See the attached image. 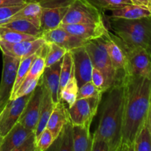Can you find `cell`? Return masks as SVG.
Returning <instances> with one entry per match:
<instances>
[{
  "mask_svg": "<svg viewBox=\"0 0 151 151\" xmlns=\"http://www.w3.org/2000/svg\"><path fill=\"white\" fill-rule=\"evenodd\" d=\"M103 39L105 47L116 73L118 82H122L125 76L128 75L127 59L124 50L123 41L119 37L111 33L109 31L103 37Z\"/></svg>",
  "mask_w": 151,
  "mask_h": 151,
  "instance_id": "cell-8",
  "label": "cell"
},
{
  "mask_svg": "<svg viewBox=\"0 0 151 151\" xmlns=\"http://www.w3.org/2000/svg\"><path fill=\"white\" fill-rule=\"evenodd\" d=\"M103 22L102 10L88 0H74L61 24H94Z\"/></svg>",
  "mask_w": 151,
  "mask_h": 151,
  "instance_id": "cell-6",
  "label": "cell"
},
{
  "mask_svg": "<svg viewBox=\"0 0 151 151\" xmlns=\"http://www.w3.org/2000/svg\"><path fill=\"white\" fill-rule=\"evenodd\" d=\"M91 82L95 86L96 88L103 94L108 91L106 88V79L103 72L95 67L93 68L92 73H91Z\"/></svg>",
  "mask_w": 151,
  "mask_h": 151,
  "instance_id": "cell-37",
  "label": "cell"
},
{
  "mask_svg": "<svg viewBox=\"0 0 151 151\" xmlns=\"http://www.w3.org/2000/svg\"><path fill=\"white\" fill-rule=\"evenodd\" d=\"M93 137L89 127L72 125V147L73 151H91Z\"/></svg>",
  "mask_w": 151,
  "mask_h": 151,
  "instance_id": "cell-21",
  "label": "cell"
},
{
  "mask_svg": "<svg viewBox=\"0 0 151 151\" xmlns=\"http://www.w3.org/2000/svg\"><path fill=\"white\" fill-rule=\"evenodd\" d=\"M111 11L112 14L111 18H116V19H137L151 16V13L147 7L134 4H125Z\"/></svg>",
  "mask_w": 151,
  "mask_h": 151,
  "instance_id": "cell-22",
  "label": "cell"
},
{
  "mask_svg": "<svg viewBox=\"0 0 151 151\" xmlns=\"http://www.w3.org/2000/svg\"><path fill=\"white\" fill-rule=\"evenodd\" d=\"M128 75L151 78V56L142 47L128 45L123 41Z\"/></svg>",
  "mask_w": 151,
  "mask_h": 151,
  "instance_id": "cell-9",
  "label": "cell"
},
{
  "mask_svg": "<svg viewBox=\"0 0 151 151\" xmlns=\"http://www.w3.org/2000/svg\"><path fill=\"white\" fill-rule=\"evenodd\" d=\"M134 151H151V131L147 117L136 137Z\"/></svg>",
  "mask_w": 151,
  "mask_h": 151,
  "instance_id": "cell-26",
  "label": "cell"
},
{
  "mask_svg": "<svg viewBox=\"0 0 151 151\" xmlns=\"http://www.w3.org/2000/svg\"><path fill=\"white\" fill-rule=\"evenodd\" d=\"M69 121L68 109H66L63 101L60 100L55 105L52 112L49 118L46 128L50 130L55 138L60 134L63 126Z\"/></svg>",
  "mask_w": 151,
  "mask_h": 151,
  "instance_id": "cell-20",
  "label": "cell"
},
{
  "mask_svg": "<svg viewBox=\"0 0 151 151\" xmlns=\"http://www.w3.org/2000/svg\"><path fill=\"white\" fill-rule=\"evenodd\" d=\"M75 66V75L78 86L91 81L93 66L89 54L85 46L71 50Z\"/></svg>",
  "mask_w": 151,
  "mask_h": 151,
  "instance_id": "cell-13",
  "label": "cell"
},
{
  "mask_svg": "<svg viewBox=\"0 0 151 151\" xmlns=\"http://www.w3.org/2000/svg\"><path fill=\"white\" fill-rule=\"evenodd\" d=\"M41 99H42V85L40 79L39 83L32 91V95L28 100L20 119L18 121L27 128L33 131H35L36 128L38 118H39Z\"/></svg>",
  "mask_w": 151,
  "mask_h": 151,
  "instance_id": "cell-14",
  "label": "cell"
},
{
  "mask_svg": "<svg viewBox=\"0 0 151 151\" xmlns=\"http://www.w3.org/2000/svg\"><path fill=\"white\" fill-rule=\"evenodd\" d=\"M27 4H13L0 7V25L8 22L16 13L23 8Z\"/></svg>",
  "mask_w": 151,
  "mask_h": 151,
  "instance_id": "cell-34",
  "label": "cell"
},
{
  "mask_svg": "<svg viewBox=\"0 0 151 151\" xmlns=\"http://www.w3.org/2000/svg\"><path fill=\"white\" fill-rule=\"evenodd\" d=\"M59 27L86 41L102 38L109 32V29L104 22L94 24H60Z\"/></svg>",
  "mask_w": 151,
  "mask_h": 151,
  "instance_id": "cell-15",
  "label": "cell"
},
{
  "mask_svg": "<svg viewBox=\"0 0 151 151\" xmlns=\"http://www.w3.org/2000/svg\"><path fill=\"white\" fill-rule=\"evenodd\" d=\"M123 83L125 93L120 151H134L136 137L148 115L151 78L127 75Z\"/></svg>",
  "mask_w": 151,
  "mask_h": 151,
  "instance_id": "cell-1",
  "label": "cell"
},
{
  "mask_svg": "<svg viewBox=\"0 0 151 151\" xmlns=\"http://www.w3.org/2000/svg\"><path fill=\"white\" fill-rule=\"evenodd\" d=\"M45 44L46 41L41 37L31 41L17 43H9L0 40V50L2 55L22 60L36 52Z\"/></svg>",
  "mask_w": 151,
  "mask_h": 151,
  "instance_id": "cell-12",
  "label": "cell"
},
{
  "mask_svg": "<svg viewBox=\"0 0 151 151\" xmlns=\"http://www.w3.org/2000/svg\"><path fill=\"white\" fill-rule=\"evenodd\" d=\"M103 94L83 99H77L72 106L68 108V114L72 125L91 127L93 119L97 114Z\"/></svg>",
  "mask_w": 151,
  "mask_h": 151,
  "instance_id": "cell-7",
  "label": "cell"
},
{
  "mask_svg": "<svg viewBox=\"0 0 151 151\" xmlns=\"http://www.w3.org/2000/svg\"><path fill=\"white\" fill-rule=\"evenodd\" d=\"M91 151H111L106 140L100 138H93Z\"/></svg>",
  "mask_w": 151,
  "mask_h": 151,
  "instance_id": "cell-38",
  "label": "cell"
},
{
  "mask_svg": "<svg viewBox=\"0 0 151 151\" xmlns=\"http://www.w3.org/2000/svg\"><path fill=\"white\" fill-rule=\"evenodd\" d=\"M0 151H36L35 131L18 122L4 137Z\"/></svg>",
  "mask_w": 151,
  "mask_h": 151,
  "instance_id": "cell-5",
  "label": "cell"
},
{
  "mask_svg": "<svg viewBox=\"0 0 151 151\" xmlns=\"http://www.w3.org/2000/svg\"><path fill=\"white\" fill-rule=\"evenodd\" d=\"M148 9H149V10H150V13H151V2H150V5H149V7H148Z\"/></svg>",
  "mask_w": 151,
  "mask_h": 151,
  "instance_id": "cell-43",
  "label": "cell"
},
{
  "mask_svg": "<svg viewBox=\"0 0 151 151\" xmlns=\"http://www.w3.org/2000/svg\"><path fill=\"white\" fill-rule=\"evenodd\" d=\"M78 88L79 86L74 73L64 88L60 91V100L66 102L69 107L72 106L77 100Z\"/></svg>",
  "mask_w": 151,
  "mask_h": 151,
  "instance_id": "cell-29",
  "label": "cell"
},
{
  "mask_svg": "<svg viewBox=\"0 0 151 151\" xmlns=\"http://www.w3.org/2000/svg\"><path fill=\"white\" fill-rule=\"evenodd\" d=\"M32 92L10 100L0 114V131L3 137L9 132L20 119Z\"/></svg>",
  "mask_w": 151,
  "mask_h": 151,
  "instance_id": "cell-11",
  "label": "cell"
},
{
  "mask_svg": "<svg viewBox=\"0 0 151 151\" xmlns=\"http://www.w3.org/2000/svg\"><path fill=\"white\" fill-rule=\"evenodd\" d=\"M40 79L41 78H39V79H29V78H25L24 81L22 82V83L21 84L19 88L16 91V94H14L12 100L32 93L35 90V88H36L37 86L38 85V83H39Z\"/></svg>",
  "mask_w": 151,
  "mask_h": 151,
  "instance_id": "cell-35",
  "label": "cell"
},
{
  "mask_svg": "<svg viewBox=\"0 0 151 151\" xmlns=\"http://www.w3.org/2000/svg\"><path fill=\"white\" fill-rule=\"evenodd\" d=\"M0 26L5 27L13 29L18 32H22V33L33 35L35 37H41L43 32L41 28L35 26L33 23L29 22V20L24 19H14V20H12L5 24H3Z\"/></svg>",
  "mask_w": 151,
  "mask_h": 151,
  "instance_id": "cell-25",
  "label": "cell"
},
{
  "mask_svg": "<svg viewBox=\"0 0 151 151\" xmlns=\"http://www.w3.org/2000/svg\"><path fill=\"white\" fill-rule=\"evenodd\" d=\"M41 85H42V99H41V109H40L38 122V124H37L36 128L35 130L36 142L39 136L42 133V131L47 127V124L48 122L49 118H50V115H51L52 112L53 111V109H54L55 105L53 103L50 89L48 88L47 86L46 85L45 82L43 81L42 77L41 78Z\"/></svg>",
  "mask_w": 151,
  "mask_h": 151,
  "instance_id": "cell-17",
  "label": "cell"
},
{
  "mask_svg": "<svg viewBox=\"0 0 151 151\" xmlns=\"http://www.w3.org/2000/svg\"><path fill=\"white\" fill-rule=\"evenodd\" d=\"M55 142H58V145L52 148L56 150L73 151L72 147V124L70 120L63 126L60 134L58 136Z\"/></svg>",
  "mask_w": 151,
  "mask_h": 151,
  "instance_id": "cell-28",
  "label": "cell"
},
{
  "mask_svg": "<svg viewBox=\"0 0 151 151\" xmlns=\"http://www.w3.org/2000/svg\"><path fill=\"white\" fill-rule=\"evenodd\" d=\"M42 11L43 7L40 4L39 1L29 2L23 8L21 9L18 13H16L9 22L18 19H27L33 23L35 26L41 28Z\"/></svg>",
  "mask_w": 151,
  "mask_h": 151,
  "instance_id": "cell-23",
  "label": "cell"
},
{
  "mask_svg": "<svg viewBox=\"0 0 151 151\" xmlns=\"http://www.w3.org/2000/svg\"><path fill=\"white\" fill-rule=\"evenodd\" d=\"M147 118H148L149 125H150V131H151V101H150V109H149L148 115H147Z\"/></svg>",
  "mask_w": 151,
  "mask_h": 151,
  "instance_id": "cell-41",
  "label": "cell"
},
{
  "mask_svg": "<svg viewBox=\"0 0 151 151\" xmlns=\"http://www.w3.org/2000/svg\"><path fill=\"white\" fill-rule=\"evenodd\" d=\"M3 138H4V137H3V136L1 135V131H0V147H1V143H2V141H3Z\"/></svg>",
  "mask_w": 151,
  "mask_h": 151,
  "instance_id": "cell-42",
  "label": "cell"
},
{
  "mask_svg": "<svg viewBox=\"0 0 151 151\" xmlns=\"http://www.w3.org/2000/svg\"><path fill=\"white\" fill-rule=\"evenodd\" d=\"M39 37L27 35L13 29L0 26V40L7 41L9 43H17L24 41H31L36 39Z\"/></svg>",
  "mask_w": 151,
  "mask_h": 151,
  "instance_id": "cell-30",
  "label": "cell"
},
{
  "mask_svg": "<svg viewBox=\"0 0 151 151\" xmlns=\"http://www.w3.org/2000/svg\"><path fill=\"white\" fill-rule=\"evenodd\" d=\"M123 81L106 91L108 93L102 104L98 126L92 137L106 140L111 151H120L122 144L125 93Z\"/></svg>",
  "mask_w": 151,
  "mask_h": 151,
  "instance_id": "cell-2",
  "label": "cell"
},
{
  "mask_svg": "<svg viewBox=\"0 0 151 151\" xmlns=\"http://www.w3.org/2000/svg\"><path fill=\"white\" fill-rule=\"evenodd\" d=\"M61 60L55 64L46 67L42 75L43 81L45 82L51 93L52 99L55 104L60 101V72Z\"/></svg>",
  "mask_w": 151,
  "mask_h": 151,
  "instance_id": "cell-18",
  "label": "cell"
},
{
  "mask_svg": "<svg viewBox=\"0 0 151 151\" xmlns=\"http://www.w3.org/2000/svg\"><path fill=\"white\" fill-rule=\"evenodd\" d=\"M47 50L45 56V63L46 67H49L61 60L67 50L63 47L58 45L55 43H47Z\"/></svg>",
  "mask_w": 151,
  "mask_h": 151,
  "instance_id": "cell-31",
  "label": "cell"
},
{
  "mask_svg": "<svg viewBox=\"0 0 151 151\" xmlns=\"http://www.w3.org/2000/svg\"><path fill=\"white\" fill-rule=\"evenodd\" d=\"M52 133L47 128L42 131L36 142V151H45L51 147L55 140Z\"/></svg>",
  "mask_w": 151,
  "mask_h": 151,
  "instance_id": "cell-33",
  "label": "cell"
},
{
  "mask_svg": "<svg viewBox=\"0 0 151 151\" xmlns=\"http://www.w3.org/2000/svg\"><path fill=\"white\" fill-rule=\"evenodd\" d=\"M3 67L0 82V114L10 101L20 59L3 55Z\"/></svg>",
  "mask_w": 151,
  "mask_h": 151,
  "instance_id": "cell-10",
  "label": "cell"
},
{
  "mask_svg": "<svg viewBox=\"0 0 151 151\" xmlns=\"http://www.w3.org/2000/svg\"><path fill=\"white\" fill-rule=\"evenodd\" d=\"M131 1L132 4L142 6V7L148 8L149 5H150L151 2V0H131Z\"/></svg>",
  "mask_w": 151,
  "mask_h": 151,
  "instance_id": "cell-40",
  "label": "cell"
},
{
  "mask_svg": "<svg viewBox=\"0 0 151 151\" xmlns=\"http://www.w3.org/2000/svg\"><path fill=\"white\" fill-rule=\"evenodd\" d=\"M41 37L44 38L46 43H55L66 49L67 51L85 46L87 42L85 40L69 33L60 27L48 31H44Z\"/></svg>",
  "mask_w": 151,
  "mask_h": 151,
  "instance_id": "cell-16",
  "label": "cell"
},
{
  "mask_svg": "<svg viewBox=\"0 0 151 151\" xmlns=\"http://www.w3.org/2000/svg\"><path fill=\"white\" fill-rule=\"evenodd\" d=\"M43 47H44V46H43ZM43 47H41V48H40L36 52L34 53V54L28 56V57L27 58H24L22 59V60H20L19 67H18V69H17V72H16V80H15L14 86H13V91H12L10 100L13 99V96H14V94H16L18 88H19L21 84L22 83V82H23V81H24L25 78H26L28 72H29V69H30L34 60H35V58H36L40 53H41Z\"/></svg>",
  "mask_w": 151,
  "mask_h": 151,
  "instance_id": "cell-24",
  "label": "cell"
},
{
  "mask_svg": "<svg viewBox=\"0 0 151 151\" xmlns=\"http://www.w3.org/2000/svg\"><path fill=\"white\" fill-rule=\"evenodd\" d=\"M41 0H0V7L5 5H13V4H28L33 1H40Z\"/></svg>",
  "mask_w": 151,
  "mask_h": 151,
  "instance_id": "cell-39",
  "label": "cell"
},
{
  "mask_svg": "<svg viewBox=\"0 0 151 151\" xmlns=\"http://www.w3.org/2000/svg\"><path fill=\"white\" fill-rule=\"evenodd\" d=\"M69 6L43 8L41 20V29L42 32L58 27L66 16Z\"/></svg>",
  "mask_w": 151,
  "mask_h": 151,
  "instance_id": "cell-19",
  "label": "cell"
},
{
  "mask_svg": "<svg viewBox=\"0 0 151 151\" xmlns=\"http://www.w3.org/2000/svg\"><path fill=\"white\" fill-rule=\"evenodd\" d=\"M110 25L125 44L142 47L151 56V16L137 19L111 18Z\"/></svg>",
  "mask_w": 151,
  "mask_h": 151,
  "instance_id": "cell-3",
  "label": "cell"
},
{
  "mask_svg": "<svg viewBox=\"0 0 151 151\" xmlns=\"http://www.w3.org/2000/svg\"><path fill=\"white\" fill-rule=\"evenodd\" d=\"M85 47L89 54L94 67L103 72L106 79L107 90L119 83L114 68L104 46L103 37L87 41Z\"/></svg>",
  "mask_w": 151,
  "mask_h": 151,
  "instance_id": "cell-4",
  "label": "cell"
},
{
  "mask_svg": "<svg viewBox=\"0 0 151 151\" xmlns=\"http://www.w3.org/2000/svg\"><path fill=\"white\" fill-rule=\"evenodd\" d=\"M103 94L100 92L98 89L95 87V86L93 84L91 81L87 82L79 87L78 91V96L77 99H83L88 98V97H94V96L97 95V94Z\"/></svg>",
  "mask_w": 151,
  "mask_h": 151,
  "instance_id": "cell-36",
  "label": "cell"
},
{
  "mask_svg": "<svg viewBox=\"0 0 151 151\" xmlns=\"http://www.w3.org/2000/svg\"><path fill=\"white\" fill-rule=\"evenodd\" d=\"M100 10H113L128 4H132L131 0H88Z\"/></svg>",
  "mask_w": 151,
  "mask_h": 151,
  "instance_id": "cell-32",
  "label": "cell"
},
{
  "mask_svg": "<svg viewBox=\"0 0 151 151\" xmlns=\"http://www.w3.org/2000/svg\"><path fill=\"white\" fill-rule=\"evenodd\" d=\"M74 73L75 66L73 57L72 52L70 51H67L61 60L60 72V91L64 88Z\"/></svg>",
  "mask_w": 151,
  "mask_h": 151,
  "instance_id": "cell-27",
  "label": "cell"
}]
</instances>
